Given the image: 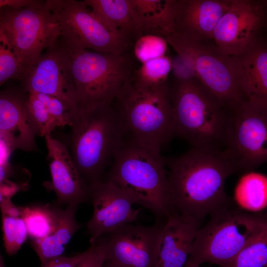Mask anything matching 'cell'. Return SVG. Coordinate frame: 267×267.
I'll return each mask as SVG.
<instances>
[{"label":"cell","mask_w":267,"mask_h":267,"mask_svg":"<svg viewBox=\"0 0 267 267\" xmlns=\"http://www.w3.org/2000/svg\"><path fill=\"white\" fill-rule=\"evenodd\" d=\"M168 165L172 211L186 214L202 222L232 203L225 184L235 171L223 150L192 148L169 160Z\"/></svg>","instance_id":"6da1fadb"},{"label":"cell","mask_w":267,"mask_h":267,"mask_svg":"<svg viewBox=\"0 0 267 267\" xmlns=\"http://www.w3.org/2000/svg\"><path fill=\"white\" fill-rule=\"evenodd\" d=\"M113 104L125 140L160 153L162 146L176 134L167 83L144 87L131 78Z\"/></svg>","instance_id":"7a4b0ae2"},{"label":"cell","mask_w":267,"mask_h":267,"mask_svg":"<svg viewBox=\"0 0 267 267\" xmlns=\"http://www.w3.org/2000/svg\"><path fill=\"white\" fill-rule=\"evenodd\" d=\"M107 179L166 222L172 211L168 172L160 153L123 140L112 158Z\"/></svg>","instance_id":"3957f363"},{"label":"cell","mask_w":267,"mask_h":267,"mask_svg":"<svg viewBox=\"0 0 267 267\" xmlns=\"http://www.w3.org/2000/svg\"><path fill=\"white\" fill-rule=\"evenodd\" d=\"M176 134L193 148L222 150L229 111L196 78L170 88Z\"/></svg>","instance_id":"277c9868"},{"label":"cell","mask_w":267,"mask_h":267,"mask_svg":"<svg viewBox=\"0 0 267 267\" xmlns=\"http://www.w3.org/2000/svg\"><path fill=\"white\" fill-rule=\"evenodd\" d=\"M70 127L68 148L89 186L102 179L107 165L124 140L113 104L77 110L72 114Z\"/></svg>","instance_id":"5b68a950"},{"label":"cell","mask_w":267,"mask_h":267,"mask_svg":"<svg viewBox=\"0 0 267 267\" xmlns=\"http://www.w3.org/2000/svg\"><path fill=\"white\" fill-rule=\"evenodd\" d=\"M199 229L188 262L222 267L233 260L263 230L267 212L252 213L233 203L209 216Z\"/></svg>","instance_id":"8992f818"},{"label":"cell","mask_w":267,"mask_h":267,"mask_svg":"<svg viewBox=\"0 0 267 267\" xmlns=\"http://www.w3.org/2000/svg\"><path fill=\"white\" fill-rule=\"evenodd\" d=\"M62 45L68 55L76 111L112 104L135 71L133 58L128 53L115 55Z\"/></svg>","instance_id":"52a82bcc"},{"label":"cell","mask_w":267,"mask_h":267,"mask_svg":"<svg viewBox=\"0 0 267 267\" xmlns=\"http://www.w3.org/2000/svg\"><path fill=\"white\" fill-rule=\"evenodd\" d=\"M165 39L192 67L196 78L229 112L243 100L239 88L237 57L222 52L209 42H196L173 33Z\"/></svg>","instance_id":"ba28073f"},{"label":"cell","mask_w":267,"mask_h":267,"mask_svg":"<svg viewBox=\"0 0 267 267\" xmlns=\"http://www.w3.org/2000/svg\"><path fill=\"white\" fill-rule=\"evenodd\" d=\"M0 9V34L21 62L25 76L43 51L57 43L61 35L60 24L46 0L26 8L5 6Z\"/></svg>","instance_id":"9c48e42d"},{"label":"cell","mask_w":267,"mask_h":267,"mask_svg":"<svg viewBox=\"0 0 267 267\" xmlns=\"http://www.w3.org/2000/svg\"><path fill=\"white\" fill-rule=\"evenodd\" d=\"M61 27L65 46L104 53H127L131 41L109 28L84 0H46Z\"/></svg>","instance_id":"30bf717a"},{"label":"cell","mask_w":267,"mask_h":267,"mask_svg":"<svg viewBox=\"0 0 267 267\" xmlns=\"http://www.w3.org/2000/svg\"><path fill=\"white\" fill-rule=\"evenodd\" d=\"M235 173H248L267 162V106L244 99L229 112L224 149Z\"/></svg>","instance_id":"8fae6325"},{"label":"cell","mask_w":267,"mask_h":267,"mask_svg":"<svg viewBox=\"0 0 267 267\" xmlns=\"http://www.w3.org/2000/svg\"><path fill=\"white\" fill-rule=\"evenodd\" d=\"M166 222L150 225L126 224L95 242L103 247L107 262L123 267H158Z\"/></svg>","instance_id":"7c38bea8"},{"label":"cell","mask_w":267,"mask_h":267,"mask_svg":"<svg viewBox=\"0 0 267 267\" xmlns=\"http://www.w3.org/2000/svg\"><path fill=\"white\" fill-rule=\"evenodd\" d=\"M267 25V10L261 0H231L215 29L213 40L224 53L242 55Z\"/></svg>","instance_id":"4fadbf2b"},{"label":"cell","mask_w":267,"mask_h":267,"mask_svg":"<svg viewBox=\"0 0 267 267\" xmlns=\"http://www.w3.org/2000/svg\"><path fill=\"white\" fill-rule=\"evenodd\" d=\"M89 187L93 206L92 215L87 225L90 244L102 235L138 219L140 209L133 208L136 204L134 199L112 181L101 179Z\"/></svg>","instance_id":"5bb4252c"},{"label":"cell","mask_w":267,"mask_h":267,"mask_svg":"<svg viewBox=\"0 0 267 267\" xmlns=\"http://www.w3.org/2000/svg\"><path fill=\"white\" fill-rule=\"evenodd\" d=\"M27 92L57 97L76 111L75 90L67 51L59 41L42 53L23 79Z\"/></svg>","instance_id":"9a60e30c"},{"label":"cell","mask_w":267,"mask_h":267,"mask_svg":"<svg viewBox=\"0 0 267 267\" xmlns=\"http://www.w3.org/2000/svg\"><path fill=\"white\" fill-rule=\"evenodd\" d=\"M50 182L45 186L53 190L58 204L79 205L89 198V187L80 173L67 145L53 138L45 136Z\"/></svg>","instance_id":"2e32d148"},{"label":"cell","mask_w":267,"mask_h":267,"mask_svg":"<svg viewBox=\"0 0 267 267\" xmlns=\"http://www.w3.org/2000/svg\"><path fill=\"white\" fill-rule=\"evenodd\" d=\"M39 129L27 106V96L12 89L0 94V140L12 151H37Z\"/></svg>","instance_id":"e0dca14e"},{"label":"cell","mask_w":267,"mask_h":267,"mask_svg":"<svg viewBox=\"0 0 267 267\" xmlns=\"http://www.w3.org/2000/svg\"><path fill=\"white\" fill-rule=\"evenodd\" d=\"M231 0H177L175 32L196 42H209Z\"/></svg>","instance_id":"ac0fdd59"},{"label":"cell","mask_w":267,"mask_h":267,"mask_svg":"<svg viewBox=\"0 0 267 267\" xmlns=\"http://www.w3.org/2000/svg\"><path fill=\"white\" fill-rule=\"evenodd\" d=\"M201 224L190 215L172 211L162 234L158 267H184Z\"/></svg>","instance_id":"d6986e66"},{"label":"cell","mask_w":267,"mask_h":267,"mask_svg":"<svg viewBox=\"0 0 267 267\" xmlns=\"http://www.w3.org/2000/svg\"><path fill=\"white\" fill-rule=\"evenodd\" d=\"M237 58L239 88L244 99L267 106V42L258 36Z\"/></svg>","instance_id":"ffe728a7"},{"label":"cell","mask_w":267,"mask_h":267,"mask_svg":"<svg viewBox=\"0 0 267 267\" xmlns=\"http://www.w3.org/2000/svg\"><path fill=\"white\" fill-rule=\"evenodd\" d=\"M93 13L111 30L130 40L143 36L131 0H84Z\"/></svg>","instance_id":"44dd1931"},{"label":"cell","mask_w":267,"mask_h":267,"mask_svg":"<svg viewBox=\"0 0 267 267\" xmlns=\"http://www.w3.org/2000/svg\"><path fill=\"white\" fill-rule=\"evenodd\" d=\"M143 36L165 39L175 32L177 0H131Z\"/></svg>","instance_id":"7402d4cb"},{"label":"cell","mask_w":267,"mask_h":267,"mask_svg":"<svg viewBox=\"0 0 267 267\" xmlns=\"http://www.w3.org/2000/svg\"><path fill=\"white\" fill-rule=\"evenodd\" d=\"M78 205H68L60 210L55 228L49 235L41 239L33 240L32 246L41 262V265L61 257L74 234L81 227L76 220Z\"/></svg>","instance_id":"603a6c76"},{"label":"cell","mask_w":267,"mask_h":267,"mask_svg":"<svg viewBox=\"0 0 267 267\" xmlns=\"http://www.w3.org/2000/svg\"><path fill=\"white\" fill-rule=\"evenodd\" d=\"M235 199L238 206L245 211L259 213L267 207V177L249 172L240 178L236 186Z\"/></svg>","instance_id":"cb8c5ba5"},{"label":"cell","mask_w":267,"mask_h":267,"mask_svg":"<svg viewBox=\"0 0 267 267\" xmlns=\"http://www.w3.org/2000/svg\"><path fill=\"white\" fill-rule=\"evenodd\" d=\"M59 212L60 209L46 206L22 207L21 217L26 223L28 235L36 240L49 235L56 227Z\"/></svg>","instance_id":"d4e9b609"},{"label":"cell","mask_w":267,"mask_h":267,"mask_svg":"<svg viewBox=\"0 0 267 267\" xmlns=\"http://www.w3.org/2000/svg\"><path fill=\"white\" fill-rule=\"evenodd\" d=\"M172 70V60L166 55L147 60L135 70L132 80L144 87L159 86L167 83Z\"/></svg>","instance_id":"484cf974"},{"label":"cell","mask_w":267,"mask_h":267,"mask_svg":"<svg viewBox=\"0 0 267 267\" xmlns=\"http://www.w3.org/2000/svg\"><path fill=\"white\" fill-rule=\"evenodd\" d=\"M222 267H267V223L233 260Z\"/></svg>","instance_id":"4316f807"},{"label":"cell","mask_w":267,"mask_h":267,"mask_svg":"<svg viewBox=\"0 0 267 267\" xmlns=\"http://www.w3.org/2000/svg\"><path fill=\"white\" fill-rule=\"evenodd\" d=\"M2 229L6 252L15 254L21 248L28 235L26 223L22 217L2 215Z\"/></svg>","instance_id":"83f0119b"},{"label":"cell","mask_w":267,"mask_h":267,"mask_svg":"<svg viewBox=\"0 0 267 267\" xmlns=\"http://www.w3.org/2000/svg\"><path fill=\"white\" fill-rule=\"evenodd\" d=\"M25 72L6 38L0 34V85L11 79H23Z\"/></svg>","instance_id":"f1b7e54d"},{"label":"cell","mask_w":267,"mask_h":267,"mask_svg":"<svg viewBox=\"0 0 267 267\" xmlns=\"http://www.w3.org/2000/svg\"><path fill=\"white\" fill-rule=\"evenodd\" d=\"M27 106L30 114L37 126L40 135L51 134L59 125L51 116L44 104L33 93L28 92Z\"/></svg>","instance_id":"f546056e"},{"label":"cell","mask_w":267,"mask_h":267,"mask_svg":"<svg viewBox=\"0 0 267 267\" xmlns=\"http://www.w3.org/2000/svg\"><path fill=\"white\" fill-rule=\"evenodd\" d=\"M167 42L162 37L145 35L136 41L134 52L136 58L141 63L165 55Z\"/></svg>","instance_id":"4dcf8cb0"},{"label":"cell","mask_w":267,"mask_h":267,"mask_svg":"<svg viewBox=\"0 0 267 267\" xmlns=\"http://www.w3.org/2000/svg\"><path fill=\"white\" fill-rule=\"evenodd\" d=\"M31 93H33L44 104L49 114L57 122L59 127L70 126L72 112L64 101L53 96Z\"/></svg>","instance_id":"1f68e13d"},{"label":"cell","mask_w":267,"mask_h":267,"mask_svg":"<svg viewBox=\"0 0 267 267\" xmlns=\"http://www.w3.org/2000/svg\"><path fill=\"white\" fill-rule=\"evenodd\" d=\"M86 253L76 267H103L107 260V256L103 247L95 242L90 244L86 250Z\"/></svg>","instance_id":"d6a6232c"},{"label":"cell","mask_w":267,"mask_h":267,"mask_svg":"<svg viewBox=\"0 0 267 267\" xmlns=\"http://www.w3.org/2000/svg\"><path fill=\"white\" fill-rule=\"evenodd\" d=\"M172 70L176 80L183 81L196 78L194 72L190 64L186 59L178 54L172 60Z\"/></svg>","instance_id":"836d02e7"},{"label":"cell","mask_w":267,"mask_h":267,"mask_svg":"<svg viewBox=\"0 0 267 267\" xmlns=\"http://www.w3.org/2000/svg\"><path fill=\"white\" fill-rule=\"evenodd\" d=\"M86 253V251L71 257L62 256L41 265V267H76Z\"/></svg>","instance_id":"e575fe53"},{"label":"cell","mask_w":267,"mask_h":267,"mask_svg":"<svg viewBox=\"0 0 267 267\" xmlns=\"http://www.w3.org/2000/svg\"><path fill=\"white\" fill-rule=\"evenodd\" d=\"M39 0H0V8L7 6L15 9H20L39 3Z\"/></svg>","instance_id":"d590c367"},{"label":"cell","mask_w":267,"mask_h":267,"mask_svg":"<svg viewBox=\"0 0 267 267\" xmlns=\"http://www.w3.org/2000/svg\"><path fill=\"white\" fill-rule=\"evenodd\" d=\"M103 267H123L116 264L106 261Z\"/></svg>","instance_id":"8d00e7d4"},{"label":"cell","mask_w":267,"mask_h":267,"mask_svg":"<svg viewBox=\"0 0 267 267\" xmlns=\"http://www.w3.org/2000/svg\"><path fill=\"white\" fill-rule=\"evenodd\" d=\"M184 267H203L201 265H197L190 262H187Z\"/></svg>","instance_id":"74e56055"},{"label":"cell","mask_w":267,"mask_h":267,"mask_svg":"<svg viewBox=\"0 0 267 267\" xmlns=\"http://www.w3.org/2000/svg\"><path fill=\"white\" fill-rule=\"evenodd\" d=\"M262 3L267 10V0H261Z\"/></svg>","instance_id":"f35d334b"},{"label":"cell","mask_w":267,"mask_h":267,"mask_svg":"<svg viewBox=\"0 0 267 267\" xmlns=\"http://www.w3.org/2000/svg\"><path fill=\"white\" fill-rule=\"evenodd\" d=\"M0 267H5L3 263V260H1V257H0Z\"/></svg>","instance_id":"ab89813d"}]
</instances>
